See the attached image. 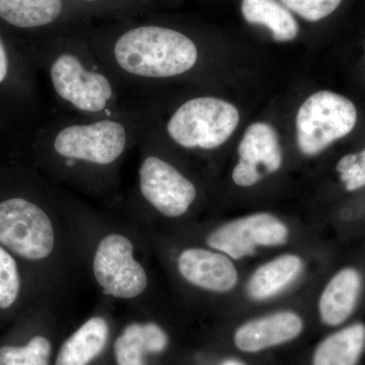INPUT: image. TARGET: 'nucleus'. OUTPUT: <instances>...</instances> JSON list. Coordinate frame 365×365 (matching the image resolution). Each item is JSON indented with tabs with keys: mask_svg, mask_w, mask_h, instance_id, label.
Instances as JSON below:
<instances>
[{
	"mask_svg": "<svg viewBox=\"0 0 365 365\" xmlns=\"http://www.w3.org/2000/svg\"><path fill=\"white\" fill-rule=\"evenodd\" d=\"M240 122L237 108L222 98L197 96L177 106L165 123V138L187 150H212L227 143Z\"/></svg>",
	"mask_w": 365,
	"mask_h": 365,
	"instance_id": "nucleus-5",
	"label": "nucleus"
},
{
	"mask_svg": "<svg viewBox=\"0 0 365 365\" xmlns=\"http://www.w3.org/2000/svg\"><path fill=\"white\" fill-rule=\"evenodd\" d=\"M336 170L347 191H355L365 186V150L343 157Z\"/></svg>",
	"mask_w": 365,
	"mask_h": 365,
	"instance_id": "nucleus-22",
	"label": "nucleus"
},
{
	"mask_svg": "<svg viewBox=\"0 0 365 365\" xmlns=\"http://www.w3.org/2000/svg\"><path fill=\"white\" fill-rule=\"evenodd\" d=\"M239 163L232 172L237 186L252 187L264 177L273 174L282 165V150L271 125L252 124L239 144Z\"/></svg>",
	"mask_w": 365,
	"mask_h": 365,
	"instance_id": "nucleus-10",
	"label": "nucleus"
},
{
	"mask_svg": "<svg viewBox=\"0 0 365 365\" xmlns=\"http://www.w3.org/2000/svg\"><path fill=\"white\" fill-rule=\"evenodd\" d=\"M51 344L47 338L36 336L26 346L0 348V365H49Z\"/></svg>",
	"mask_w": 365,
	"mask_h": 365,
	"instance_id": "nucleus-20",
	"label": "nucleus"
},
{
	"mask_svg": "<svg viewBox=\"0 0 365 365\" xmlns=\"http://www.w3.org/2000/svg\"><path fill=\"white\" fill-rule=\"evenodd\" d=\"M169 338L157 324H131L115 343L118 365H144V354L165 349Z\"/></svg>",
	"mask_w": 365,
	"mask_h": 365,
	"instance_id": "nucleus-17",
	"label": "nucleus"
},
{
	"mask_svg": "<svg viewBox=\"0 0 365 365\" xmlns=\"http://www.w3.org/2000/svg\"><path fill=\"white\" fill-rule=\"evenodd\" d=\"M304 321L290 311L277 312L242 324L235 333V344L241 351L256 353L284 344L299 337Z\"/></svg>",
	"mask_w": 365,
	"mask_h": 365,
	"instance_id": "nucleus-12",
	"label": "nucleus"
},
{
	"mask_svg": "<svg viewBox=\"0 0 365 365\" xmlns=\"http://www.w3.org/2000/svg\"><path fill=\"white\" fill-rule=\"evenodd\" d=\"M290 11L309 21H318L330 16L342 0H281Z\"/></svg>",
	"mask_w": 365,
	"mask_h": 365,
	"instance_id": "nucleus-23",
	"label": "nucleus"
},
{
	"mask_svg": "<svg viewBox=\"0 0 365 365\" xmlns=\"http://www.w3.org/2000/svg\"><path fill=\"white\" fill-rule=\"evenodd\" d=\"M178 269L187 282L216 294L230 292L239 281V273L232 259L212 250H184L178 257Z\"/></svg>",
	"mask_w": 365,
	"mask_h": 365,
	"instance_id": "nucleus-11",
	"label": "nucleus"
},
{
	"mask_svg": "<svg viewBox=\"0 0 365 365\" xmlns=\"http://www.w3.org/2000/svg\"><path fill=\"white\" fill-rule=\"evenodd\" d=\"M144 116L145 121L138 143L143 148V158L138 169L137 190L144 202L160 215L170 218L181 217L196 201V185L174 163L160 155L157 150L155 131L145 112Z\"/></svg>",
	"mask_w": 365,
	"mask_h": 365,
	"instance_id": "nucleus-4",
	"label": "nucleus"
},
{
	"mask_svg": "<svg viewBox=\"0 0 365 365\" xmlns=\"http://www.w3.org/2000/svg\"><path fill=\"white\" fill-rule=\"evenodd\" d=\"M302 266V259L294 254L281 255L266 262L250 278L247 294L258 302L271 299L297 279Z\"/></svg>",
	"mask_w": 365,
	"mask_h": 365,
	"instance_id": "nucleus-15",
	"label": "nucleus"
},
{
	"mask_svg": "<svg viewBox=\"0 0 365 365\" xmlns=\"http://www.w3.org/2000/svg\"><path fill=\"white\" fill-rule=\"evenodd\" d=\"M242 13L248 23L267 26L278 42L294 40L299 35V24L277 0H242Z\"/></svg>",
	"mask_w": 365,
	"mask_h": 365,
	"instance_id": "nucleus-19",
	"label": "nucleus"
},
{
	"mask_svg": "<svg viewBox=\"0 0 365 365\" xmlns=\"http://www.w3.org/2000/svg\"><path fill=\"white\" fill-rule=\"evenodd\" d=\"M36 57L54 100L67 114L111 117L140 105V98L125 90L106 68L86 37L55 34L41 45Z\"/></svg>",
	"mask_w": 365,
	"mask_h": 365,
	"instance_id": "nucleus-3",
	"label": "nucleus"
},
{
	"mask_svg": "<svg viewBox=\"0 0 365 365\" xmlns=\"http://www.w3.org/2000/svg\"><path fill=\"white\" fill-rule=\"evenodd\" d=\"M76 1H79L81 4H88V6H98L102 0H76Z\"/></svg>",
	"mask_w": 365,
	"mask_h": 365,
	"instance_id": "nucleus-25",
	"label": "nucleus"
},
{
	"mask_svg": "<svg viewBox=\"0 0 365 365\" xmlns=\"http://www.w3.org/2000/svg\"><path fill=\"white\" fill-rule=\"evenodd\" d=\"M289 230L284 222L270 213H255L225 223L211 232V249L240 260L255 254L257 248L279 247L287 242Z\"/></svg>",
	"mask_w": 365,
	"mask_h": 365,
	"instance_id": "nucleus-9",
	"label": "nucleus"
},
{
	"mask_svg": "<svg viewBox=\"0 0 365 365\" xmlns=\"http://www.w3.org/2000/svg\"><path fill=\"white\" fill-rule=\"evenodd\" d=\"M143 105L111 117L88 118L66 114L41 129L38 148L55 173L81 181H98L121 163L138 145L143 132Z\"/></svg>",
	"mask_w": 365,
	"mask_h": 365,
	"instance_id": "nucleus-1",
	"label": "nucleus"
},
{
	"mask_svg": "<svg viewBox=\"0 0 365 365\" xmlns=\"http://www.w3.org/2000/svg\"><path fill=\"white\" fill-rule=\"evenodd\" d=\"M357 121L351 101L333 91H321L307 98L297 116V144L304 155H319L350 133Z\"/></svg>",
	"mask_w": 365,
	"mask_h": 365,
	"instance_id": "nucleus-6",
	"label": "nucleus"
},
{
	"mask_svg": "<svg viewBox=\"0 0 365 365\" xmlns=\"http://www.w3.org/2000/svg\"><path fill=\"white\" fill-rule=\"evenodd\" d=\"M93 274L105 294L116 299L139 297L148 287V275L134 258V246L123 235L103 237L93 256Z\"/></svg>",
	"mask_w": 365,
	"mask_h": 365,
	"instance_id": "nucleus-8",
	"label": "nucleus"
},
{
	"mask_svg": "<svg viewBox=\"0 0 365 365\" xmlns=\"http://www.w3.org/2000/svg\"><path fill=\"white\" fill-rule=\"evenodd\" d=\"M222 365H245L242 364V362L237 361V360H227V361L223 362Z\"/></svg>",
	"mask_w": 365,
	"mask_h": 365,
	"instance_id": "nucleus-26",
	"label": "nucleus"
},
{
	"mask_svg": "<svg viewBox=\"0 0 365 365\" xmlns=\"http://www.w3.org/2000/svg\"><path fill=\"white\" fill-rule=\"evenodd\" d=\"M64 0H0V19L23 30L57 26L66 20Z\"/></svg>",
	"mask_w": 365,
	"mask_h": 365,
	"instance_id": "nucleus-14",
	"label": "nucleus"
},
{
	"mask_svg": "<svg viewBox=\"0 0 365 365\" xmlns=\"http://www.w3.org/2000/svg\"><path fill=\"white\" fill-rule=\"evenodd\" d=\"M11 69H13V63H11V54H9L6 43L0 37V86L9 81Z\"/></svg>",
	"mask_w": 365,
	"mask_h": 365,
	"instance_id": "nucleus-24",
	"label": "nucleus"
},
{
	"mask_svg": "<svg viewBox=\"0 0 365 365\" xmlns=\"http://www.w3.org/2000/svg\"><path fill=\"white\" fill-rule=\"evenodd\" d=\"M0 244L28 260L47 258L55 246L50 216L37 203L21 197L1 201Z\"/></svg>",
	"mask_w": 365,
	"mask_h": 365,
	"instance_id": "nucleus-7",
	"label": "nucleus"
},
{
	"mask_svg": "<svg viewBox=\"0 0 365 365\" xmlns=\"http://www.w3.org/2000/svg\"><path fill=\"white\" fill-rule=\"evenodd\" d=\"M361 289V276L355 269L346 268L329 281L319 300L322 322L328 326L344 323L354 311Z\"/></svg>",
	"mask_w": 365,
	"mask_h": 365,
	"instance_id": "nucleus-13",
	"label": "nucleus"
},
{
	"mask_svg": "<svg viewBox=\"0 0 365 365\" xmlns=\"http://www.w3.org/2000/svg\"><path fill=\"white\" fill-rule=\"evenodd\" d=\"M365 348V326L354 324L328 336L314 353L313 365H356Z\"/></svg>",
	"mask_w": 365,
	"mask_h": 365,
	"instance_id": "nucleus-18",
	"label": "nucleus"
},
{
	"mask_svg": "<svg viewBox=\"0 0 365 365\" xmlns=\"http://www.w3.org/2000/svg\"><path fill=\"white\" fill-rule=\"evenodd\" d=\"M86 38L106 68L137 98L151 83L188 76L200 61L195 41L169 26L143 24Z\"/></svg>",
	"mask_w": 365,
	"mask_h": 365,
	"instance_id": "nucleus-2",
	"label": "nucleus"
},
{
	"mask_svg": "<svg viewBox=\"0 0 365 365\" xmlns=\"http://www.w3.org/2000/svg\"><path fill=\"white\" fill-rule=\"evenodd\" d=\"M18 265L9 252L0 246V309L13 306L20 294Z\"/></svg>",
	"mask_w": 365,
	"mask_h": 365,
	"instance_id": "nucleus-21",
	"label": "nucleus"
},
{
	"mask_svg": "<svg viewBox=\"0 0 365 365\" xmlns=\"http://www.w3.org/2000/svg\"><path fill=\"white\" fill-rule=\"evenodd\" d=\"M109 337V326L93 317L79 327L60 348L56 365H88L102 353Z\"/></svg>",
	"mask_w": 365,
	"mask_h": 365,
	"instance_id": "nucleus-16",
	"label": "nucleus"
}]
</instances>
